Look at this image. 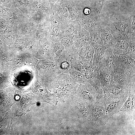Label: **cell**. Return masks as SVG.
Listing matches in <instances>:
<instances>
[{
    "label": "cell",
    "mask_w": 135,
    "mask_h": 135,
    "mask_svg": "<svg viewBox=\"0 0 135 135\" xmlns=\"http://www.w3.org/2000/svg\"><path fill=\"white\" fill-rule=\"evenodd\" d=\"M3 47V44L1 40L0 39V51L1 50Z\"/></svg>",
    "instance_id": "obj_43"
},
{
    "label": "cell",
    "mask_w": 135,
    "mask_h": 135,
    "mask_svg": "<svg viewBox=\"0 0 135 135\" xmlns=\"http://www.w3.org/2000/svg\"><path fill=\"white\" fill-rule=\"evenodd\" d=\"M84 74L86 78L89 81L93 77L92 74L90 70H86Z\"/></svg>",
    "instance_id": "obj_33"
},
{
    "label": "cell",
    "mask_w": 135,
    "mask_h": 135,
    "mask_svg": "<svg viewBox=\"0 0 135 135\" xmlns=\"http://www.w3.org/2000/svg\"><path fill=\"white\" fill-rule=\"evenodd\" d=\"M94 57L101 63L106 49L101 45H99L94 48Z\"/></svg>",
    "instance_id": "obj_17"
},
{
    "label": "cell",
    "mask_w": 135,
    "mask_h": 135,
    "mask_svg": "<svg viewBox=\"0 0 135 135\" xmlns=\"http://www.w3.org/2000/svg\"><path fill=\"white\" fill-rule=\"evenodd\" d=\"M98 94L102 96L104 101L108 100L111 97L108 88L101 84Z\"/></svg>",
    "instance_id": "obj_20"
},
{
    "label": "cell",
    "mask_w": 135,
    "mask_h": 135,
    "mask_svg": "<svg viewBox=\"0 0 135 135\" xmlns=\"http://www.w3.org/2000/svg\"><path fill=\"white\" fill-rule=\"evenodd\" d=\"M8 20L9 22L11 24H13L14 22V19L12 15L9 16L8 18Z\"/></svg>",
    "instance_id": "obj_39"
},
{
    "label": "cell",
    "mask_w": 135,
    "mask_h": 135,
    "mask_svg": "<svg viewBox=\"0 0 135 135\" xmlns=\"http://www.w3.org/2000/svg\"><path fill=\"white\" fill-rule=\"evenodd\" d=\"M135 92L134 82L129 86L128 98L118 112L120 113L128 116H135Z\"/></svg>",
    "instance_id": "obj_8"
},
{
    "label": "cell",
    "mask_w": 135,
    "mask_h": 135,
    "mask_svg": "<svg viewBox=\"0 0 135 135\" xmlns=\"http://www.w3.org/2000/svg\"><path fill=\"white\" fill-rule=\"evenodd\" d=\"M69 75L75 82L79 84L85 82H88L89 80L86 78L83 74L76 70L71 69Z\"/></svg>",
    "instance_id": "obj_16"
},
{
    "label": "cell",
    "mask_w": 135,
    "mask_h": 135,
    "mask_svg": "<svg viewBox=\"0 0 135 135\" xmlns=\"http://www.w3.org/2000/svg\"><path fill=\"white\" fill-rule=\"evenodd\" d=\"M12 0H0V4L4 5L9 4Z\"/></svg>",
    "instance_id": "obj_37"
},
{
    "label": "cell",
    "mask_w": 135,
    "mask_h": 135,
    "mask_svg": "<svg viewBox=\"0 0 135 135\" xmlns=\"http://www.w3.org/2000/svg\"><path fill=\"white\" fill-rule=\"evenodd\" d=\"M12 29L10 27L6 26L3 32L4 36L6 37L10 36L12 34Z\"/></svg>",
    "instance_id": "obj_30"
},
{
    "label": "cell",
    "mask_w": 135,
    "mask_h": 135,
    "mask_svg": "<svg viewBox=\"0 0 135 135\" xmlns=\"http://www.w3.org/2000/svg\"><path fill=\"white\" fill-rule=\"evenodd\" d=\"M117 62L116 56L113 51L106 50L100 66V71L113 76L117 68Z\"/></svg>",
    "instance_id": "obj_7"
},
{
    "label": "cell",
    "mask_w": 135,
    "mask_h": 135,
    "mask_svg": "<svg viewBox=\"0 0 135 135\" xmlns=\"http://www.w3.org/2000/svg\"><path fill=\"white\" fill-rule=\"evenodd\" d=\"M6 26V23L5 20L4 18H0V32L4 30Z\"/></svg>",
    "instance_id": "obj_31"
},
{
    "label": "cell",
    "mask_w": 135,
    "mask_h": 135,
    "mask_svg": "<svg viewBox=\"0 0 135 135\" xmlns=\"http://www.w3.org/2000/svg\"><path fill=\"white\" fill-rule=\"evenodd\" d=\"M82 65L86 70H90L92 67V64L89 61L84 63Z\"/></svg>",
    "instance_id": "obj_32"
},
{
    "label": "cell",
    "mask_w": 135,
    "mask_h": 135,
    "mask_svg": "<svg viewBox=\"0 0 135 135\" xmlns=\"http://www.w3.org/2000/svg\"><path fill=\"white\" fill-rule=\"evenodd\" d=\"M106 0H98L96 12L100 14L102 9Z\"/></svg>",
    "instance_id": "obj_27"
},
{
    "label": "cell",
    "mask_w": 135,
    "mask_h": 135,
    "mask_svg": "<svg viewBox=\"0 0 135 135\" xmlns=\"http://www.w3.org/2000/svg\"><path fill=\"white\" fill-rule=\"evenodd\" d=\"M53 48L55 59L60 56L65 50L64 46L59 42H56L54 44Z\"/></svg>",
    "instance_id": "obj_19"
},
{
    "label": "cell",
    "mask_w": 135,
    "mask_h": 135,
    "mask_svg": "<svg viewBox=\"0 0 135 135\" xmlns=\"http://www.w3.org/2000/svg\"><path fill=\"white\" fill-rule=\"evenodd\" d=\"M43 0H36L34 2V6L36 9L38 10H41L44 8L45 2Z\"/></svg>",
    "instance_id": "obj_24"
},
{
    "label": "cell",
    "mask_w": 135,
    "mask_h": 135,
    "mask_svg": "<svg viewBox=\"0 0 135 135\" xmlns=\"http://www.w3.org/2000/svg\"><path fill=\"white\" fill-rule=\"evenodd\" d=\"M52 34L55 38H58L60 36V32L59 28L55 26L52 28Z\"/></svg>",
    "instance_id": "obj_28"
},
{
    "label": "cell",
    "mask_w": 135,
    "mask_h": 135,
    "mask_svg": "<svg viewBox=\"0 0 135 135\" xmlns=\"http://www.w3.org/2000/svg\"><path fill=\"white\" fill-rule=\"evenodd\" d=\"M54 44L52 42L49 41L46 42L44 44L41 52L39 54L38 56L55 61V58L53 48Z\"/></svg>",
    "instance_id": "obj_12"
},
{
    "label": "cell",
    "mask_w": 135,
    "mask_h": 135,
    "mask_svg": "<svg viewBox=\"0 0 135 135\" xmlns=\"http://www.w3.org/2000/svg\"><path fill=\"white\" fill-rule=\"evenodd\" d=\"M99 29L102 46L106 50L114 51L116 41L114 33L108 26L106 21H102L99 26Z\"/></svg>",
    "instance_id": "obj_5"
},
{
    "label": "cell",
    "mask_w": 135,
    "mask_h": 135,
    "mask_svg": "<svg viewBox=\"0 0 135 135\" xmlns=\"http://www.w3.org/2000/svg\"><path fill=\"white\" fill-rule=\"evenodd\" d=\"M91 105L93 128H98L105 125L110 118L106 113L104 100L103 98L98 94Z\"/></svg>",
    "instance_id": "obj_1"
},
{
    "label": "cell",
    "mask_w": 135,
    "mask_h": 135,
    "mask_svg": "<svg viewBox=\"0 0 135 135\" xmlns=\"http://www.w3.org/2000/svg\"><path fill=\"white\" fill-rule=\"evenodd\" d=\"M90 42L92 45L95 48L99 45H102L100 36L99 27L90 31Z\"/></svg>",
    "instance_id": "obj_15"
},
{
    "label": "cell",
    "mask_w": 135,
    "mask_h": 135,
    "mask_svg": "<svg viewBox=\"0 0 135 135\" xmlns=\"http://www.w3.org/2000/svg\"><path fill=\"white\" fill-rule=\"evenodd\" d=\"M60 43L64 46L65 49H70L74 48L73 40L69 37H66L62 38Z\"/></svg>",
    "instance_id": "obj_21"
},
{
    "label": "cell",
    "mask_w": 135,
    "mask_h": 135,
    "mask_svg": "<svg viewBox=\"0 0 135 135\" xmlns=\"http://www.w3.org/2000/svg\"><path fill=\"white\" fill-rule=\"evenodd\" d=\"M86 54L85 58L92 63L94 53V47L92 45L90 42H86Z\"/></svg>",
    "instance_id": "obj_18"
},
{
    "label": "cell",
    "mask_w": 135,
    "mask_h": 135,
    "mask_svg": "<svg viewBox=\"0 0 135 135\" xmlns=\"http://www.w3.org/2000/svg\"><path fill=\"white\" fill-rule=\"evenodd\" d=\"M100 71V84L108 88L116 86L119 85L114 81L112 75L108 72Z\"/></svg>",
    "instance_id": "obj_13"
},
{
    "label": "cell",
    "mask_w": 135,
    "mask_h": 135,
    "mask_svg": "<svg viewBox=\"0 0 135 135\" xmlns=\"http://www.w3.org/2000/svg\"><path fill=\"white\" fill-rule=\"evenodd\" d=\"M113 78L114 82L125 88H128L130 84L135 82V77L128 76L120 71H115L113 75Z\"/></svg>",
    "instance_id": "obj_11"
},
{
    "label": "cell",
    "mask_w": 135,
    "mask_h": 135,
    "mask_svg": "<svg viewBox=\"0 0 135 135\" xmlns=\"http://www.w3.org/2000/svg\"><path fill=\"white\" fill-rule=\"evenodd\" d=\"M91 13L90 10L88 8H86L84 10V13L86 15H89Z\"/></svg>",
    "instance_id": "obj_41"
},
{
    "label": "cell",
    "mask_w": 135,
    "mask_h": 135,
    "mask_svg": "<svg viewBox=\"0 0 135 135\" xmlns=\"http://www.w3.org/2000/svg\"><path fill=\"white\" fill-rule=\"evenodd\" d=\"M51 5L53 4L57 0H48Z\"/></svg>",
    "instance_id": "obj_42"
},
{
    "label": "cell",
    "mask_w": 135,
    "mask_h": 135,
    "mask_svg": "<svg viewBox=\"0 0 135 135\" xmlns=\"http://www.w3.org/2000/svg\"><path fill=\"white\" fill-rule=\"evenodd\" d=\"M68 37L72 40H73L76 41L79 38L78 32L74 29L70 30L67 33Z\"/></svg>",
    "instance_id": "obj_23"
},
{
    "label": "cell",
    "mask_w": 135,
    "mask_h": 135,
    "mask_svg": "<svg viewBox=\"0 0 135 135\" xmlns=\"http://www.w3.org/2000/svg\"><path fill=\"white\" fill-rule=\"evenodd\" d=\"M116 41V45L114 51L118 53H126L130 44V40L128 35L124 36L113 33Z\"/></svg>",
    "instance_id": "obj_10"
},
{
    "label": "cell",
    "mask_w": 135,
    "mask_h": 135,
    "mask_svg": "<svg viewBox=\"0 0 135 135\" xmlns=\"http://www.w3.org/2000/svg\"><path fill=\"white\" fill-rule=\"evenodd\" d=\"M6 14V9L3 6L0 5V15H4Z\"/></svg>",
    "instance_id": "obj_36"
},
{
    "label": "cell",
    "mask_w": 135,
    "mask_h": 135,
    "mask_svg": "<svg viewBox=\"0 0 135 135\" xmlns=\"http://www.w3.org/2000/svg\"><path fill=\"white\" fill-rule=\"evenodd\" d=\"M128 88H125L119 85L108 89L111 96L120 97L128 96Z\"/></svg>",
    "instance_id": "obj_14"
},
{
    "label": "cell",
    "mask_w": 135,
    "mask_h": 135,
    "mask_svg": "<svg viewBox=\"0 0 135 135\" xmlns=\"http://www.w3.org/2000/svg\"><path fill=\"white\" fill-rule=\"evenodd\" d=\"M78 54L80 58L83 59L85 58L86 54V44L80 48L78 52Z\"/></svg>",
    "instance_id": "obj_26"
},
{
    "label": "cell",
    "mask_w": 135,
    "mask_h": 135,
    "mask_svg": "<svg viewBox=\"0 0 135 135\" xmlns=\"http://www.w3.org/2000/svg\"><path fill=\"white\" fill-rule=\"evenodd\" d=\"M61 14L64 17H66L68 16V12L66 9L64 8L62 9L61 11Z\"/></svg>",
    "instance_id": "obj_38"
},
{
    "label": "cell",
    "mask_w": 135,
    "mask_h": 135,
    "mask_svg": "<svg viewBox=\"0 0 135 135\" xmlns=\"http://www.w3.org/2000/svg\"><path fill=\"white\" fill-rule=\"evenodd\" d=\"M38 67L40 75L50 82L61 74L55 62L50 60L41 61Z\"/></svg>",
    "instance_id": "obj_4"
},
{
    "label": "cell",
    "mask_w": 135,
    "mask_h": 135,
    "mask_svg": "<svg viewBox=\"0 0 135 135\" xmlns=\"http://www.w3.org/2000/svg\"><path fill=\"white\" fill-rule=\"evenodd\" d=\"M68 10L70 13V14L71 16L74 17L76 15V12L75 10L70 8H68Z\"/></svg>",
    "instance_id": "obj_40"
},
{
    "label": "cell",
    "mask_w": 135,
    "mask_h": 135,
    "mask_svg": "<svg viewBox=\"0 0 135 135\" xmlns=\"http://www.w3.org/2000/svg\"><path fill=\"white\" fill-rule=\"evenodd\" d=\"M86 42L84 40L78 38L75 41L74 45L76 48L79 50L85 44Z\"/></svg>",
    "instance_id": "obj_25"
},
{
    "label": "cell",
    "mask_w": 135,
    "mask_h": 135,
    "mask_svg": "<svg viewBox=\"0 0 135 135\" xmlns=\"http://www.w3.org/2000/svg\"><path fill=\"white\" fill-rule=\"evenodd\" d=\"M106 21L114 34L126 36L128 35L130 30H135L134 13L124 20H121L116 17H110Z\"/></svg>",
    "instance_id": "obj_3"
},
{
    "label": "cell",
    "mask_w": 135,
    "mask_h": 135,
    "mask_svg": "<svg viewBox=\"0 0 135 135\" xmlns=\"http://www.w3.org/2000/svg\"><path fill=\"white\" fill-rule=\"evenodd\" d=\"M76 90L80 98L90 104L94 101L98 94L88 82L79 84Z\"/></svg>",
    "instance_id": "obj_6"
},
{
    "label": "cell",
    "mask_w": 135,
    "mask_h": 135,
    "mask_svg": "<svg viewBox=\"0 0 135 135\" xmlns=\"http://www.w3.org/2000/svg\"><path fill=\"white\" fill-rule=\"evenodd\" d=\"M79 84L75 82L68 74L61 73L51 82V86L55 92L70 93L76 91Z\"/></svg>",
    "instance_id": "obj_2"
},
{
    "label": "cell",
    "mask_w": 135,
    "mask_h": 135,
    "mask_svg": "<svg viewBox=\"0 0 135 135\" xmlns=\"http://www.w3.org/2000/svg\"><path fill=\"white\" fill-rule=\"evenodd\" d=\"M37 36L38 38L40 40L43 39L44 36V31H39L37 33Z\"/></svg>",
    "instance_id": "obj_35"
},
{
    "label": "cell",
    "mask_w": 135,
    "mask_h": 135,
    "mask_svg": "<svg viewBox=\"0 0 135 135\" xmlns=\"http://www.w3.org/2000/svg\"><path fill=\"white\" fill-rule=\"evenodd\" d=\"M32 26L31 24H28L24 28V31L26 33H29L32 30Z\"/></svg>",
    "instance_id": "obj_34"
},
{
    "label": "cell",
    "mask_w": 135,
    "mask_h": 135,
    "mask_svg": "<svg viewBox=\"0 0 135 135\" xmlns=\"http://www.w3.org/2000/svg\"><path fill=\"white\" fill-rule=\"evenodd\" d=\"M15 2L20 6H26L28 5L30 0H14Z\"/></svg>",
    "instance_id": "obj_29"
},
{
    "label": "cell",
    "mask_w": 135,
    "mask_h": 135,
    "mask_svg": "<svg viewBox=\"0 0 135 135\" xmlns=\"http://www.w3.org/2000/svg\"><path fill=\"white\" fill-rule=\"evenodd\" d=\"M79 38L84 40L86 42H90V35L88 32L84 29H82L79 32Z\"/></svg>",
    "instance_id": "obj_22"
},
{
    "label": "cell",
    "mask_w": 135,
    "mask_h": 135,
    "mask_svg": "<svg viewBox=\"0 0 135 135\" xmlns=\"http://www.w3.org/2000/svg\"><path fill=\"white\" fill-rule=\"evenodd\" d=\"M128 97V96L120 97L111 96L108 100L104 101L105 112L106 115L110 118L114 114L118 112Z\"/></svg>",
    "instance_id": "obj_9"
}]
</instances>
